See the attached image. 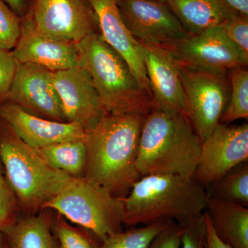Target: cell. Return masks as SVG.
I'll use <instances>...</instances> for the list:
<instances>
[{"mask_svg":"<svg viewBox=\"0 0 248 248\" xmlns=\"http://www.w3.org/2000/svg\"><path fill=\"white\" fill-rule=\"evenodd\" d=\"M146 116L107 114L86 132L84 178L125 198L141 178L137 169L139 143Z\"/></svg>","mask_w":248,"mask_h":248,"instance_id":"6da1fadb","label":"cell"},{"mask_svg":"<svg viewBox=\"0 0 248 248\" xmlns=\"http://www.w3.org/2000/svg\"><path fill=\"white\" fill-rule=\"evenodd\" d=\"M208 199L206 187L193 177L144 176L122 199L124 225L135 227L172 221L183 226L203 217Z\"/></svg>","mask_w":248,"mask_h":248,"instance_id":"7a4b0ae2","label":"cell"},{"mask_svg":"<svg viewBox=\"0 0 248 248\" xmlns=\"http://www.w3.org/2000/svg\"><path fill=\"white\" fill-rule=\"evenodd\" d=\"M202 141L185 114L154 109L145 117L137 169L141 177L172 174L193 177Z\"/></svg>","mask_w":248,"mask_h":248,"instance_id":"3957f363","label":"cell"},{"mask_svg":"<svg viewBox=\"0 0 248 248\" xmlns=\"http://www.w3.org/2000/svg\"><path fill=\"white\" fill-rule=\"evenodd\" d=\"M76 45L78 66L89 73L108 113L146 116L154 109L151 96L128 63L103 40L98 31L91 32Z\"/></svg>","mask_w":248,"mask_h":248,"instance_id":"277c9868","label":"cell"},{"mask_svg":"<svg viewBox=\"0 0 248 248\" xmlns=\"http://www.w3.org/2000/svg\"><path fill=\"white\" fill-rule=\"evenodd\" d=\"M0 160L5 179L17 197L24 215L39 213L73 178L50 166L1 119Z\"/></svg>","mask_w":248,"mask_h":248,"instance_id":"5b68a950","label":"cell"},{"mask_svg":"<svg viewBox=\"0 0 248 248\" xmlns=\"http://www.w3.org/2000/svg\"><path fill=\"white\" fill-rule=\"evenodd\" d=\"M43 209L53 210L67 220L92 232L102 242L123 231L122 199L84 177H73Z\"/></svg>","mask_w":248,"mask_h":248,"instance_id":"8992f818","label":"cell"},{"mask_svg":"<svg viewBox=\"0 0 248 248\" xmlns=\"http://www.w3.org/2000/svg\"><path fill=\"white\" fill-rule=\"evenodd\" d=\"M187 116L204 141L219 124L229 101L228 73L196 71L179 65Z\"/></svg>","mask_w":248,"mask_h":248,"instance_id":"52a82bcc","label":"cell"},{"mask_svg":"<svg viewBox=\"0 0 248 248\" xmlns=\"http://www.w3.org/2000/svg\"><path fill=\"white\" fill-rule=\"evenodd\" d=\"M167 49L179 64L187 69L228 73L248 63V55L230 40L223 25L190 34Z\"/></svg>","mask_w":248,"mask_h":248,"instance_id":"ba28073f","label":"cell"},{"mask_svg":"<svg viewBox=\"0 0 248 248\" xmlns=\"http://www.w3.org/2000/svg\"><path fill=\"white\" fill-rule=\"evenodd\" d=\"M117 6L125 27L143 43L169 48L190 35L165 2L117 0Z\"/></svg>","mask_w":248,"mask_h":248,"instance_id":"9c48e42d","label":"cell"},{"mask_svg":"<svg viewBox=\"0 0 248 248\" xmlns=\"http://www.w3.org/2000/svg\"><path fill=\"white\" fill-rule=\"evenodd\" d=\"M28 13L37 30L53 40L76 44L99 29L87 0H35Z\"/></svg>","mask_w":248,"mask_h":248,"instance_id":"30bf717a","label":"cell"},{"mask_svg":"<svg viewBox=\"0 0 248 248\" xmlns=\"http://www.w3.org/2000/svg\"><path fill=\"white\" fill-rule=\"evenodd\" d=\"M248 159V125L219 123L202 141L193 178L208 187Z\"/></svg>","mask_w":248,"mask_h":248,"instance_id":"8fae6325","label":"cell"},{"mask_svg":"<svg viewBox=\"0 0 248 248\" xmlns=\"http://www.w3.org/2000/svg\"><path fill=\"white\" fill-rule=\"evenodd\" d=\"M53 82L67 122L79 124L85 133L108 114L84 68L76 66L53 72Z\"/></svg>","mask_w":248,"mask_h":248,"instance_id":"7c38bea8","label":"cell"},{"mask_svg":"<svg viewBox=\"0 0 248 248\" xmlns=\"http://www.w3.org/2000/svg\"><path fill=\"white\" fill-rule=\"evenodd\" d=\"M32 115L67 122L53 82V71L42 67L19 63L6 101Z\"/></svg>","mask_w":248,"mask_h":248,"instance_id":"4fadbf2b","label":"cell"},{"mask_svg":"<svg viewBox=\"0 0 248 248\" xmlns=\"http://www.w3.org/2000/svg\"><path fill=\"white\" fill-rule=\"evenodd\" d=\"M140 43L154 109L187 115L185 94L177 60L167 48Z\"/></svg>","mask_w":248,"mask_h":248,"instance_id":"5bb4252c","label":"cell"},{"mask_svg":"<svg viewBox=\"0 0 248 248\" xmlns=\"http://www.w3.org/2000/svg\"><path fill=\"white\" fill-rule=\"evenodd\" d=\"M0 119L5 121L28 146L39 149L60 142L82 140L84 129L76 122L50 120L32 115L14 103L0 104Z\"/></svg>","mask_w":248,"mask_h":248,"instance_id":"9a60e30c","label":"cell"},{"mask_svg":"<svg viewBox=\"0 0 248 248\" xmlns=\"http://www.w3.org/2000/svg\"><path fill=\"white\" fill-rule=\"evenodd\" d=\"M11 53L19 63L35 65L53 72L78 66L76 44L42 35L29 13L22 18L20 36Z\"/></svg>","mask_w":248,"mask_h":248,"instance_id":"2e32d148","label":"cell"},{"mask_svg":"<svg viewBox=\"0 0 248 248\" xmlns=\"http://www.w3.org/2000/svg\"><path fill=\"white\" fill-rule=\"evenodd\" d=\"M97 17L103 40L126 62L139 82L151 96L141 46L125 27L117 0H87Z\"/></svg>","mask_w":248,"mask_h":248,"instance_id":"e0dca14e","label":"cell"},{"mask_svg":"<svg viewBox=\"0 0 248 248\" xmlns=\"http://www.w3.org/2000/svg\"><path fill=\"white\" fill-rule=\"evenodd\" d=\"M165 3L183 27L192 35L239 16L224 0H165Z\"/></svg>","mask_w":248,"mask_h":248,"instance_id":"ac0fdd59","label":"cell"},{"mask_svg":"<svg viewBox=\"0 0 248 248\" xmlns=\"http://www.w3.org/2000/svg\"><path fill=\"white\" fill-rule=\"evenodd\" d=\"M218 237L233 248H248V209L209 195L205 210Z\"/></svg>","mask_w":248,"mask_h":248,"instance_id":"d6986e66","label":"cell"},{"mask_svg":"<svg viewBox=\"0 0 248 248\" xmlns=\"http://www.w3.org/2000/svg\"><path fill=\"white\" fill-rule=\"evenodd\" d=\"M53 213L43 209L34 215H23L3 229L10 248H61L50 228Z\"/></svg>","mask_w":248,"mask_h":248,"instance_id":"ffe728a7","label":"cell"},{"mask_svg":"<svg viewBox=\"0 0 248 248\" xmlns=\"http://www.w3.org/2000/svg\"><path fill=\"white\" fill-rule=\"evenodd\" d=\"M36 151L54 169L72 177H84L86 165L85 138L60 142Z\"/></svg>","mask_w":248,"mask_h":248,"instance_id":"44dd1931","label":"cell"},{"mask_svg":"<svg viewBox=\"0 0 248 248\" xmlns=\"http://www.w3.org/2000/svg\"><path fill=\"white\" fill-rule=\"evenodd\" d=\"M209 195L226 202L248 205V166L244 164L236 166L208 186Z\"/></svg>","mask_w":248,"mask_h":248,"instance_id":"7402d4cb","label":"cell"},{"mask_svg":"<svg viewBox=\"0 0 248 248\" xmlns=\"http://www.w3.org/2000/svg\"><path fill=\"white\" fill-rule=\"evenodd\" d=\"M238 67L228 72L231 85L229 101L219 123L229 124L248 117V71Z\"/></svg>","mask_w":248,"mask_h":248,"instance_id":"603a6c76","label":"cell"},{"mask_svg":"<svg viewBox=\"0 0 248 248\" xmlns=\"http://www.w3.org/2000/svg\"><path fill=\"white\" fill-rule=\"evenodd\" d=\"M50 228L61 248H101L102 241L94 233L81 226H72L56 212L53 213Z\"/></svg>","mask_w":248,"mask_h":248,"instance_id":"cb8c5ba5","label":"cell"},{"mask_svg":"<svg viewBox=\"0 0 248 248\" xmlns=\"http://www.w3.org/2000/svg\"><path fill=\"white\" fill-rule=\"evenodd\" d=\"M169 221H160L140 227H130L125 231L110 235L100 248H148L153 240L164 230Z\"/></svg>","mask_w":248,"mask_h":248,"instance_id":"d4e9b609","label":"cell"},{"mask_svg":"<svg viewBox=\"0 0 248 248\" xmlns=\"http://www.w3.org/2000/svg\"><path fill=\"white\" fill-rule=\"evenodd\" d=\"M22 17L0 0V48L12 50L21 34Z\"/></svg>","mask_w":248,"mask_h":248,"instance_id":"484cf974","label":"cell"},{"mask_svg":"<svg viewBox=\"0 0 248 248\" xmlns=\"http://www.w3.org/2000/svg\"><path fill=\"white\" fill-rule=\"evenodd\" d=\"M23 215L14 191L5 179L4 174L0 173V229L14 224Z\"/></svg>","mask_w":248,"mask_h":248,"instance_id":"4316f807","label":"cell"},{"mask_svg":"<svg viewBox=\"0 0 248 248\" xmlns=\"http://www.w3.org/2000/svg\"><path fill=\"white\" fill-rule=\"evenodd\" d=\"M19 63L11 50L0 48V104L6 101Z\"/></svg>","mask_w":248,"mask_h":248,"instance_id":"83f0119b","label":"cell"},{"mask_svg":"<svg viewBox=\"0 0 248 248\" xmlns=\"http://www.w3.org/2000/svg\"><path fill=\"white\" fill-rule=\"evenodd\" d=\"M222 25L230 40L248 55V17L239 16Z\"/></svg>","mask_w":248,"mask_h":248,"instance_id":"f1b7e54d","label":"cell"},{"mask_svg":"<svg viewBox=\"0 0 248 248\" xmlns=\"http://www.w3.org/2000/svg\"><path fill=\"white\" fill-rule=\"evenodd\" d=\"M181 248H205L203 215L199 219L183 225Z\"/></svg>","mask_w":248,"mask_h":248,"instance_id":"f546056e","label":"cell"},{"mask_svg":"<svg viewBox=\"0 0 248 248\" xmlns=\"http://www.w3.org/2000/svg\"><path fill=\"white\" fill-rule=\"evenodd\" d=\"M182 228L170 221L167 226L155 236L148 248H181Z\"/></svg>","mask_w":248,"mask_h":248,"instance_id":"4dcf8cb0","label":"cell"},{"mask_svg":"<svg viewBox=\"0 0 248 248\" xmlns=\"http://www.w3.org/2000/svg\"><path fill=\"white\" fill-rule=\"evenodd\" d=\"M203 223L205 248H233L218 237L206 211L203 213Z\"/></svg>","mask_w":248,"mask_h":248,"instance_id":"1f68e13d","label":"cell"},{"mask_svg":"<svg viewBox=\"0 0 248 248\" xmlns=\"http://www.w3.org/2000/svg\"><path fill=\"white\" fill-rule=\"evenodd\" d=\"M9 6L19 17H24L28 14L27 0H1Z\"/></svg>","mask_w":248,"mask_h":248,"instance_id":"d6a6232c","label":"cell"},{"mask_svg":"<svg viewBox=\"0 0 248 248\" xmlns=\"http://www.w3.org/2000/svg\"><path fill=\"white\" fill-rule=\"evenodd\" d=\"M227 5L239 16L248 17V0H224Z\"/></svg>","mask_w":248,"mask_h":248,"instance_id":"836d02e7","label":"cell"},{"mask_svg":"<svg viewBox=\"0 0 248 248\" xmlns=\"http://www.w3.org/2000/svg\"><path fill=\"white\" fill-rule=\"evenodd\" d=\"M0 248H10L6 235L1 229H0Z\"/></svg>","mask_w":248,"mask_h":248,"instance_id":"e575fe53","label":"cell"},{"mask_svg":"<svg viewBox=\"0 0 248 248\" xmlns=\"http://www.w3.org/2000/svg\"><path fill=\"white\" fill-rule=\"evenodd\" d=\"M0 173L4 174V171H3L2 165H1V160H0Z\"/></svg>","mask_w":248,"mask_h":248,"instance_id":"d590c367","label":"cell"},{"mask_svg":"<svg viewBox=\"0 0 248 248\" xmlns=\"http://www.w3.org/2000/svg\"><path fill=\"white\" fill-rule=\"evenodd\" d=\"M157 1H162V2H165V0H157Z\"/></svg>","mask_w":248,"mask_h":248,"instance_id":"8d00e7d4","label":"cell"}]
</instances>
